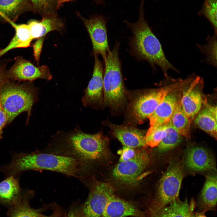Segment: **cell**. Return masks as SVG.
<instances>
[{"mask_svg":"<svg viewBox=\"0 0 217 217\" xmlns=\"http://www.w3.org/2000/svg\"><path fill=\"white\" fill-rule=\"evenodd\" d=\"M25 190L20 186L19 177L5 178L0 182V204L12 206L21 199Z\"/></svg>","mask_w":217,"mask_h":217,"instance_id":"44dd1931","label":"cell"},{"mask_svg":"<svg viewBox=\"0 0 217 217\" xmlns=\"http://www.w3.org/2000/svg\"><path fill=\"white\" fill-rule=\"evenodd\" d=\"M148 217L136 203L117 197L115 194L110 199L102 217Z\"/></svg>","mask_w":217,"mask_h":217,"instance_id":"9a60e30c","label":"cell"},{"mask_svg":"<svg viewBox=\"0 0 217 217\" xmlns=\"http://www.w3.org/2000/svg\"><path fill=\"white\" fill-rule=\"evenodd\" d=\"M217 176L214 174L206 176L205 183L201 191L199 206L206 212L215 209L217 200Z\"/></svg>","mask_w":217,"mask_h":217,"instance_id":"603a6c76","label":"cell"},{"mask_svg":"<svg viewBox=\"0 0 217 217\" xmlns=\"http://www.w3.org/2000/svg\"><path fill=\"white\" fill-rule=\"evenodd\" d=\"M150 157L145 149L137 151L134 158L129 160L119 162L112 172L114 181L123 187L134 188L139 184L143 171L149 165Z\"/></svg>","mask_w":217,"mask_h":217,"instance_id":"ba28073f","label":"cell"},{"mask_svg":"<svg viewBox=\"0 0 217 217\" xmlns=\"http://www.w3.org/2000/svg\"><path fill=\"white\" fill-rule=\"evenodd\" d=\"M33 12L28 0H0V23L14 22L26 12Z\"/></svg>","mask_w":217,"mask_h":217,"instance_id":"d6986e66","label":"cell"},{"mask_svg":"<svg viewBox=\"0 0 217 217\" xmlns=\"http://www.w3.org/2000/svg\"><path fill=\"white\" fill-rule=\"evenodd\" d=\"M9 80L0 88V107L8 123L23 112H27L30 115L36 97L34 89L15 84Z\"/></svg>","mask_w":217,"mask_h":217,"instance_id":"8992f818","label":"cell"},{"mask_svg":"<svg viewBox=\"0 0 217 217\" xmlns=\"http://www.w3.org/2000/svg\"><path fill=\"white\" fill-rule=\"evenodd\" d=\"M14 62L7 69L10 79L15 80L33 81L42 79L48 81L52 78L49 68L45 65L37 67L22 56L14 58Z\"/></svg>","mask_w":217,"mask_h":217,"instance_id":"7c38bea8","label":"cell"},{"mask_svg":"<svg viewBox=\"0 0 217 217\" xmlns=\"http://www.w3.org/2000/svg\"><path fill=\"white\" fill-rule=\"evenodd\" d=\"M10 61L7 59L0 61V88L9 79L7 74V66Z\"/></svg>","mask_w":217,"mask_h":217,"instance_id":"836d02e7","label":"cell"},{"mask_svg":"<svg viewBox=\"0 0 217 217\" xmlns=\"http://www.w3.org/2000/svg\"><path fill=\"white\" fill-rule=\"evenodd\" d=\"M193 119L200 128L217 139V118L206 107L200 109Z\"/></svg>","mask_w":217,"mask_h":217,"instance_id":"cb8c5ba5","label":"cell"},{"mask_svg":"<svg viewBox=\"0 0 217 217\" xmlns=\"http://www.w3.org/2000/svg\"><path fill=\"white\" fill-rule=\"evenodd\" d=\"M191 121L183 111L178 100L169 121L170 124L181 136L188 137Z\"/></svg>","mask_w":217,"mask_h":217,"instance_id":"d4e9b609","label":"cell"},{"mask_svg":"<svg viewBox=\"0 0 217 217\" xmlns=\"http://www.w3.org/2000/svg\"><path fill=\"white\" fill-rule=\"evenodd\" d=\"M137 151L134 148L123 146L122 149L118 151V154L120 155L119 162L127 161L133 158Z\"/></svg>","mask_w":217,"mask_h":217,"instance_id":"1f68e13d","label":"cell"},{"mask_svg":"<svg viewBox=\"0 0 217 217\" xmlns=\"http://www.w3.org/2000/svg\"><path fill=\"white\" fill-rule=\"evenodd\" d=\"M206 211L203 210L200 212L193 213L192 217H206L205 215Z\"/></svg>","mask_w":217,"mask_h":217,"instance_id":"f35d334b","label":"cell"},{"mask_svg":"<svg viewBox=\"0 0 217 217\" xmlns=\"http://www.w3.org/2000/svg\"><path fill=\"white\" fill-rule=\"evenodd\" d=\"M217 0H204L201 10L198 12L200 16L206 18L211 24L214 33H217Z\"/></svg>","mask_w":217,"mask_h":217,"instance_id":"f546056e","label":"cell"},{"mask_svg":"<svg viewBox=\"0 0 217 217\" xmlns=\"http://www.w3.org/2000/svg\"><path fill=\"white\" fill-rule=\"evenodd\" d=\"M203 83L201 77L195 75L180 100L182 109L192 121L201 107L203 99L200 89Z\"/></svg>","mask_w":217,"mask_h":217,"instance_id":"4fadbf2b","label":"cell"},{"mask_svg":"<svg viewBox=\"0 0 217 217\" xmlns=\"http://www.w3.org/2000/svg\"><path fill=\"white\" fill-rule=\"evenodd\" d=\"M56 136L80 162L99 160L108 154V139L101 131L90 134L77 127L67 132L58 131Z\"/></svg>","mask_w":217,"mask_h":217,"instance_id":"3957f363","label":"cell"},{"mask_svg":"<svg viewBox=\"0 0 217 217\" xmlns=\"http://www.w3.org/2000/svg\"></svg>","mask_w":217,"mask_h":217,"instance_id":"b9f144b4","label":"cell"},{"mask_svg":"<svg viewBox=\"0 0 217 217\" xmlns=\"http://www.w3.org/2000/svg\"><path fill=\"white\" fill-rule=\"evenodd\" d=\"M207 42L203 45L197 44V46L206 57L205 61L215 68L217 66V33L208 36Z\"/></svg>","mask_w":217,"mask_h":217,"instance_id":"83f0119b","label":"cell"},{"mask_svg":"<svg viewBox=\"0 0 217 217\" xmlns=\"http://www.w3.org/2000/svg\"><path fill=\"white\" fill-rule=\"evenodd\" d=\"M185 163L187 167L193 171L203 172L216 170L213 157L202 147L193 146L189 148L186 153Z\"/></svg>","mask_w":217,"mask_h":217,"instance_id":"2e32d148","label":"cell"},{"mask_svg":"<svg viewBox=\"0 0 217 217\" xmlns=\"http://www.w3.org/2000/svg\"><path fill=\"white\" fill-rule=\"evenodd\" d=\"M9 24L14 28L15 34L8 45L0 50V58L11 50L30 46L33 39L27 24H17L13 22Z\"/></svg>","mask_w":217,"mask_h":217,"instance_id":"7402d4cb","label":"cell"},{"mask_svg":"<svg viewBox=\"0 0 217 217\" xmlns=\"http://www.w3.org/2000/svg\"><path fill=\"white\" fill-rule=\"evenodd\" d=\"M181 137L169 121L166 135L157 146L158 151L164 153L173 149L181 143Z\"/></svg>","mask_w":217,"mask_h":217,"instance_id":"4316f807","label":"cell"},{"mask_svg":"<svg viewBox=\"0 0 217 217\" xmlns=\"http://www.w3.org/2000/svg\"><path fill=\"white\" fill-rule=\"evenodd\" d=\"M93 55L94 64L93 75L84 90L82 102L85 107L97 109L103 103L104 69L98 55Z\"/></svg>","mask_w":217,"mask_h":217,"instance_id":"8fae6325","label":"cell"},{"mask_svg":"<svg viewBox=\"0 0 217 217\" xmlns=\"http://www.w3.org/2000/svg\"><path fill=\"white\" fill-rule=\"evenodd\" d=\"M75 0H58V10L64 3L74 1Z\"/></svg>","mask_w":217,"mask_h":217,"instance_id":"ab89813d","label":"cell"},{"mask_svg":"<svg viewBox=\"0 0 217 217\" xmlns=\"http://www.w3.org/2000/svg\"><path fill=\"white\" fill-rule=\"evenodd\" d=\"M42 17V19L39 21L42 36H46L47 33L53 31L60 32L62 31L64 27V24L58 13L46 14Z\"/></svg>","mask_w":217,"mask_h":217,"instance_id":"484cf974","label":"cell"},{"mask_svg":"<svg viewBox=\"0 0 217 217\" xmlns=\"http://www.w3.org/2000/svg\"><path fill=\"white\" fill-rule=\"evenodd\" d=\"M52 213L49 215L42 214L40 217H64L66 212H65L63 208L55 203L54 204Z\"/></svg>","mask_w":217,"mask_h":217,"instance_id":"e575fe53","label":"cell"},{"mask_svg":"<svg viewBox=\"0 0 217 217\" xmlns=\"http://www.w3.org/2000/svg\"><path fill=\"white\" fill-rule=\"evenodd\" d=\"M145 0L140 1L137 21L134 23L124 21L133 33L129 42L130 53L137 60L147 61L154 70L156 66L159 67L166 76L168 70L178 72L166 57L160 42L145 19Z\"/></svg>","mask_w":217,"mask_h":217,"instance_id":"6da1fadb","label":"cell"},{"mask_svg":"<svg viewBox=\"0 0 217 217\" xmlns=\"http://www.w3.org/2000/svg\"><path fill=\"white\" fill-rule=\"evenodd\" d=\"M115 194V190L109 184L94 181L87 198L80 206L78 217H102L108 202Z\"/></svg>","mask_w":217,"mask_h":217,"instance_id":"9c48e42d","label":"cell"},{"mask_svg":"<svg viewBox=\"0 0 217 217\" xmlns=\"http://www.w3.org/2000/svg\"><path fill=\"white\" fill-rule=\"evenodd\" d=\"M76 14L83 22L89 34L93 54L100 55L104 61L110 51L107 38V19L101 15H93L88 19L84 17L79 12Z\"/></svg>","mask_w":217,"mask_h":217,"instance_id":"30bf717a","label":"cell"},{"mask_svg":"<svg viewBox=\"0 0 217 217\" xmlns=\"http://www.w3.org/2000/svg\"><path fill=\"white\" fill-rule=\"evenodd\" d=\"M11 160L0 168L5 178L19 177L30 170H48L75 176L79 171L80 162L70 156L47 154L39 152L25 153L13 152Z\"/></svg>","mask_w":217,"mask_h":217,"instance_id":"7a4b0ae2","label":"cell"},{"mask_svg":"<svg viewBox=\"0 0 217 217\" xmlns=\"http://www.w3.org/2000/svg\"><path fill=\"white\" fill-rule=\"evenodd\" d=\"M161 88L137 92L130 100L127 111L129 121L140 124L149 118L170 92L179 89L182 86L180 79Z\"/></svg>","mask_w":217,"mask_h":217,"instance_id":"5b68a950","label":"cell"},{"mask_svg":"<svg viewBox=\"0 0 217 217\" xmlns=\"http://www.w3.org/2000/svg\"><path fill=\"white\" fill-rule=\"evenodd\" d=\"M119 42H116L104 61L102 105L115 110L124 107L127 95L119 57Z\"/></svg>","mask_w":217,"mask_h":217,"instance_id":"277c9868","label":"cell"},{"mask_svg":"<svg viewBox=\"0 0 217 217\" xmlns=\"http://www.w3.org/2000/svg\"><path fill=\"white\" fill-rule=\"evenodd\" d=\"M80 205L74 204L72 205L66 212L64 217H78V212Z\"/></svg>","mask_w":217,"mask_h":217,"instance_id":"d590c367","label":"cell"},{"mask_svg":"<svg viewBox=\"0 0 217 217\" xmlns=\"http://www.w3.org/2000/svg\"><path fill=\"white\" fill-rule=\"evenodd\" d=\"M183 177L180 163L171 162L159 181L156 197L148 210H158L178 199Z\"/></svg>","mask_w":217,"mask_h":217,"instance_id":"52a82bcc","label":"cell"},{"mask_svg":"<svg viewBox=\"0 0 217 217\" xmlns=\"http://www.w3.org/2000/svg\"><path fill=\"white\" fill-rule=\"evenodd\" d=\"M7 122L6 116L0 107V140L2 137L3 128Z\"/></svg>","mask_w":217,"mask_h":217,"instance_id":"8d00e7d4","label":"cell"},{"mask_svg":"<svg viewBox=\"0 0 217 217\" xmlns=\"http://www.w3.org/2000/svg\"><path fill=\"white\" fill-rule=\"evenodd\" d=\"M174 92L169 93L149 117L150 127L148 134L158 126L169 121L178 101Z\"/></svg>","mask_w":217,"mask_h":217,"instance_id":"e0dca14e","label":"cell"},{"mask_svg":"<svg viewBox=\"0 0 217 217\" xmlns=\"http://www.w3.org/2000/svg\"><path fill=\"white\" fill-rule=\"evenodd\" d=\"M104 0H94V1L97 4H102L103 3Z\"/></svg>","mask_w":217,"mask_h":217,"instance_id":"60d3db41","label":"cell"},{"mask_svg":"<svg viewBox=\"0 0 217 217\" xmlns=\"http://www.w3.org/2000/svg\"><path fill=\"white\" fill-rule=\"evenodd\" d=\"M33 12L42 16L57 14L58 0H30Z\"/></svg>","mask_w":217,"mask_h":217,"instance_id":"f1b7e54d","label":"cell"},{"mask_svg":"<svg viewBox=\"0 0 217 217\" xmlns=\"http://www.w3.org/2000/svg\"><path fill=\"white\" fill-rule=\"evenodd\" d=\"M33 190L25 189L21 199L14 205L9 208L8 217H40L42 213L48 209H52L54 203L45 205L38 209L31 207L30 201L34 196Z\"/></svg>","mask_w":217,"mask_h":217,"instance_id":"ac0fdd59","label":"cell"},{"mask_svg":"<svg viewBox=\"0 0 217 217\" xmlns=\"http://www.w3.org/2000/svg\"><path fill=\"white\" fill-rule=\"evenodd\" d=\"M46 36H43L37 39L33 45L34 56L38 65L39 64L41 54Z\"/></svg>","mask_w":217,"mask_h":217,"instance_id":"d6a6232c","label":"cell"},{"mask_svg":"<svg viewBox=\"0 0 217 217\" xmlns=\"http://www.w3.org/2000/svg\"><path fill=\"white\" fill-rule=\"evenodd\" d=\"M216 118H217V107L209 104L205 100H203L202 104Z\"/></svg>","mask_w":217,"mask_h":217,"instance_id":"74e56055","label":"cell"},{"mask_svg":"<svg viewBox=\"0 0 217 217\" xmlns=\"http://www.w3.org/2000/svg\"><path fill=\"white\" fill-rule=\"evenodd\" d=\"M168 122L158 126L149 133L146 134V146L152 147L158 146L166 135Z\"/></svg>","mask_w":217,"mask_h":217,"instance_id":"4dcf8cb0","label":"cell"},{"mask_svg":"<svg viewBox=\"0 0 217 217\" xmlns=\"http://www.w3.org/2000/svg\"><path fill=\"white\" fill-rule=\"evenodd\" d=\"M104 123L109 127L113 136L123 146L134 149L146 146V133L144 131L132 126L117 125L109 121Z\"/></svg>","mask_w":217,"mask_h":217,"instance_id":"5bb4252c","label":"cell"},{"mask_svg":"<svg viewBox=\"0 0 217 217\" xmlns=\"http://www.w3.org/2000/svg\"><path fill=\"white\" fill-rule=\"evenodd\" d=\"M195 202L187 200L182 201L178 199L165 207L156 211L148 210V217H192Z\"/></svg>","mask_w":217,"mask_h":217,"instance_id":"ffe728a7","label":"cell"}]
</instances>
